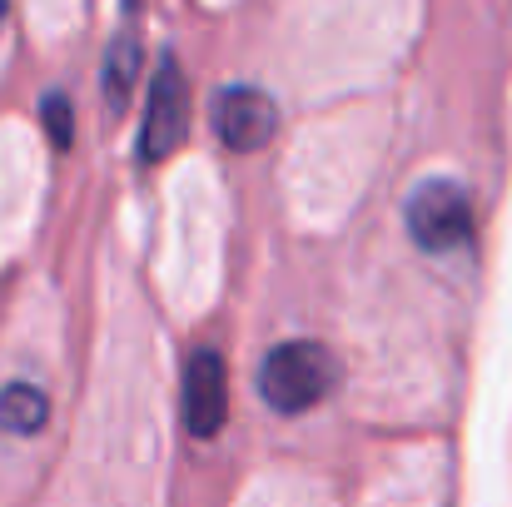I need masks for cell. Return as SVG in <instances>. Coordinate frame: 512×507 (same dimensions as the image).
<instances>
[{"mask_svg": "<svg viewBox=\"0 0 512 507\" xmlns=\"http://www.w3.org/2000/svg\"><path fill=\"white\" fill-rule=\"evenodd\" d=\"M339 358L314 343V338H289L279 343L274 353H264V368H259V393L274 413H304L314 403H324L339 383Z\"/></svg>", "mask_w": 512, "mask_h": 507, "instance_id": "6da1fadb", "label": "cell"}, {"mask_svg": "<svg viewBox=\"0 0 512 507\" xmlns=\"http://www.w3.org/2000/svg\"><path fill=\"white\" fill-rule=\"evenodd\" d=\"M50 418V403L35 383H5L0 388V433H15V438H30L40 433Z\"/></svg>", "mask_w": 512, "mask_h": 507, "instance_id": "8992f818", "label": "cell"}, {"mask_svg": "<svg viewBox=\"0 0 512 507\" xmlns=\"http://www.w3.org/2000/svg\"><path fill=\"white\" fill-rule=\"evenodd\" d=\"M184 120H189V90H184L174 55H165L155 80H150V100H145V130H140V160L145 165L170 160V150L184 140Z\"/></svg>", "mask_w": 512, "mask_h": 507, "instance_id": "3957f363", "label": "cell"}, {"mask_svg": "<svg viewBox=\"0 0 512 507\" xmlns=\"http://www.w3.org/2000/svg\"><path fill=\"white\" fill-rule=\"evenodd\" d=\"M274 125H279V110L264 90L254 85H229L214 95V135L234 150V155H249L259 145L274 140Z\"/></svg>", "mask_w": 512, "mask_h": 507, "instance_id": "277c9868", "label": "cell"}, {"mask_svg": "<svg viewBox=\"0 0 512 507\" xmlns=\"http://www.w3.org/2000/svg\"><path fill=\"white\" fill-rule=\"evenodd\" d=\"M135 75H140V45H135V35H120V40L110 45L105 65H100V90L110 95V105H115V110L130 100Z\"/></svg>", "mask_w": 512, "mask_h": 507, "instance_id": "52a82bcc", "label": "cell"}, {"mask_svg": "<svg viewBox=\"0 0 512 507\" xmlns=\"http://www.w3.org/2000/svg\"><path fill=\"white\" fill-rule=\"evenodd\" d=\"M408 234L418 249L428 254H448V249H463L473 239V204H468V189L453 184V179H428L413 189L408 199Z\"/></svg>", "mask_w": 512, "mask_h": 507, "instance_id": "7a4b0ae2", "label": "cell"}, {"mask_svg": "<svg viewBox=\"0 0 512 507\" xmlns=\"http://www.w3.org/2000/svg\"><path fill=\"white\" fill-rule=\"evenodd\" d=\"M45 130H50V145H55V150H70V140H75V115H70V100H65L60 90L45 95Z\"/></svg>", "mask_w": 512, "mask_h": 507, "instance_id": "ba28073f", "label": "cell"}, {"mask_svg": "<svg viewBox=\"0 0 512 507\" xmlns=\"http://www.w3.org/2000/svg\"><path fill=\"white\" fill-rule=\"evenodd\" d=\"M229 413V373L214 348H199L184 363V428L194 438H214Z\"/></svg>", "mask_w": 512, "mask_h": 507, "instance_id": "5b68a950", "label": "cell"}, {"mask_svg": "<svg viewBox=\"0 0 512 507\" xmlns=\"http://www.w3.org/2000/svg\"><path fill=\"white\" fill-rule=\"evenodd\" d=\"M0 20H5V0H0Z\"/></svg>", "mask_w": 512, "mask_h": 507, "instance_id": "9c48e42d", "label": "cell"}]
</instances>
